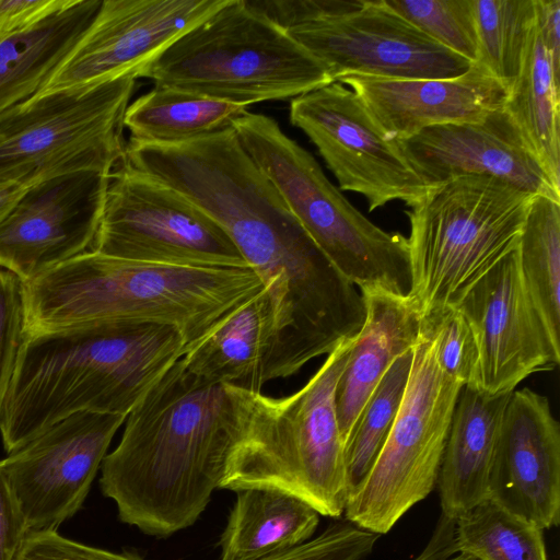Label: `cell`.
<instances>
[{"label": "cell", "instance_id": "1f68e13d", "mask_svg": "<svg viewBox=\"0 0 560 560\" xmlns=\"http://www.w3.org/2000/svg\"><path fill=\"white\" fill-rule=\"evenodd\" d=\"M422 328L433 338L435 358L442 372L456 383L474 386L477 373V349L472 331L454 306L422 317Z\"/></svg>", "mask_w": 560, "mask_h": 560}, {"label": "cell", "instance_id": "8992f818", "mask_svg": "<svg viewBox=\"0 0 560 560\" xmlns=\"http://www.w3.org/2000/svg\"><path fill=\"white\" fill-rule=\"evenodd\" d=\"M533 197L493 176L466 175L409 206V296L422 317L453 305L516 248Z\"/></svg>", "mask_w": 560, "mask_h": 560}, {"label": "cell", "instance_id": "836d02e7", "mask_svg": "<svg viewBox=\"0 0 560 560\" xmlns=\"http://www.w3.org/2000/svg\"><path fill=\"white\" fill-rule=\"evenodd\" d=\"M23 341V282L0 267V412Z\"/></svg>", "mask_w": 560, "mask_h": 560}, {"label": "cell", "instance_id": "f1b7e54d", "mask_svg": "<svg viewBox=\"0 0 560 560\" xmlns=\"http://www.w3.org/2000/svg\"><path fill=\"white\" fill-rule=\"evenodd\" d=\"M478 61L510 92L520 77L535 26L534 0H472Z\"/></svg>", "mask_w": 560, "mask_h": 560}, {"label": "cell", "instance_id": "3957f363", "mask_svg": "<svg viewBox=\"0 0 560 560\" xmlns=\"http://www.w3.org/2000/svg\"><path fill=\"white\" fill-rule=\"evenodd\" d=\"M265 285L245 268L180 267L86 250L23 282L24 336L102 322L176 327L187 350Z\"/></svg>", "mask_w": 560, "mask_h": 560}, {"label": "cell", "instance_id": "603a6c76", "mask_svg": "<svg viewBox=\"0 0 560 560\" xmlns=\"http://www.w3.org/2000/svg\"><path fill=\"white\" fill-rule=\"evenodd\" d=\"M319 513L284 491L253 487L236 500L219 540L220 560H261L313 538Z\"/></svg>", "mask_w": 560, "mask_h": 560}, {"label": "cell", "instance_id": "484cf974", "mask_svg": "<svg viewBox=\"0 0 560 560\" xmlns=\"http://www.w3.org/2000/svg\"><path fill=\"white\" fill-rule=\"evenodd\" d=\"M505 109L560 188V81L536 25Z\"/></svg>", "mask_w": 560, "mask_h": 560}, {"label": "cell", "instance_id": "6da1fadb", "mask_svg": "<svg viewBox=\"0 0 560 560\" xmlns=\"http://www.w3.org/2000/svg\"><path fill=\"white\" fill-rule=\"evenodd\" d=\"M260 393L190 372L182 358L126 417L101 465L100 488L118 518L166 538L194 525L220 488Z\"/></svg>", "mask_w": 560, "mask_h": 560}, {"label": "cell", "instance_id": "9c48e42d", "mask_svg": "<svg viewBox=\"0 0 560 560\" xmlns=\"http://www.w3.org/2000/svg\"><path fill=\"white\" fill-rule=\"evenodd\" d=\"M462 388L440 369L433 338L422 328L397 417L371 470L349 495L345 520L381 536L432 492Z\"/></svg>", "mask_w": 560, "mask_h": 560}, {"label": "cell", "instance_id": "cb8c5ba5", "mask_svg": "<svg viewBox=\"0 0 560 560\" xmlns=\"http://www.w3.org/2000/svg\"><path fill=\"white\" fill-rule=\"evenodd\" d=\"M102 0H77L0 40V114L35 95L95 16Z\"/></svg>", "mask_w": 560, "mask_h": 560}, {"label": "cell", "instance_id": "83f0119b", "mask_svg": "<svg viewBox=\"0 0 560 560\" xmlns=\"http://www.w3.org/2000/svg\"><path fill=\"white\" fill-rule=\"evenodd\" d=\"M454 522L456 553L476 560H548L544 530L489 499Z\"/></svg>", "mask_w": 560, "mask_h": 560}, {"label": "cell", "instance_id": "5b68a950", "mask_svg": "<svg viewBox=\"0 0 560 560\" xmlns=\"http://www.w3.org/2000/svg\"><path fill=\"white\" fill-rule=\"evenodd\" d=\"M138 78L246 107L294 98L334 82L322 62L247 0H229Z\"/></svg>", "mask_w": 560, "mask_h": 560}, {"label": "cell", "instance_id": "ac0fdd59", "mask_svg": "<svg viewBox=\"0 0 560 560\" xmlns=\"http://www.w3.org/2000/svg\"><path fill=\"white\" fill-rule=\"evenodd\" d=\"M488 499L542 530L559 525L560 424L546 396L511 393Z\"/></svg>", "mask_w": 560, "mask_h": 560}, {"label": "cell", "instance_id": "8d00e7d4", "mask_svg": "<svg viewBox=\"0 0 560 560\" xmlns=\"http://www.w3.org/2000/svg\"><path fill=\"white\" fill-rule=\"evenodd\" d=\"M28 529L0 460V560H14Z\"/></svg>", "mask_w": 560, "mask_h": 560}, {"label": "cell", "instance_id": "30bf717a", "mask_svg": "<svg viewBox=\"0 0 560 560\" xmlns=\"http://www.w3.org/2000/svg\"><path fill=\"white\" fill-rule=\"evenodd\" d=\"M90 250L170 266L249 267L211 215L125 161L112 174Z\"/></svg>", "mask_w": 560, "mask_h": 560}, {"label": "cell", "instance_id": "277c9868", "mask_svg": "<svg viewBox=\"0 0 560 560\" xmlns=\"http://www.w3.org/2000/svg\"><path fill=\"white\" fill-rule=\"evenodd\" d=\"M355 336L327 354L294 394L260 393L256 413L232 452L220 489L273 488L303 500L319 515L340 518L349 497L336 388Z\"/></svg>", "mask_w": 560, "mask_h": 560}, {"label": "cell", "instance_id": "74e56055", "mask_svg": "<svg viewBox=\"0 0 560 560\" xmlns=\"http://www.w3.org/2000/svg\"><path fill=\"white\" fill-rule=\"evenodd\" d=\"M535 25L547 49L555 78L560 81V0H534Z\"/></svg>", "mask_w": 560, "mask_h": 560}, {"label": "cell", "instance_id": "4316f807", "mask_svg": "<svg viewBox=\"0 0 560 560\" xmlns=\"http://www.w3.org/2000/svg\"><path fill=\"white\" fill-rule=\"evenodd\" d=\"M518 260L525 287L552 340L560 346V201L536 195L520 236Z\"/></svg>", "mask_w": 560, "mask_h": 560}, {"label": "cell", "instance_id": "5bb4252c", "mask_svg": "<svg viewBox=\"0 0 560 560\" xmlns=\"http://www.w3.org/2000/svg\"><path fill=\"white\" fill-rule=\"evenodd\" d=\"M451 306L464 316L476 342L471 387L489 395L512 393L527 376L559 364L560 346L525 287L517 246Z\"/></svg>", "mask_w": 560, "mask_h": 560}, {"label": "cell", "instance_id": "ab89813d", "mask_svg": "<svg viewBox=\"0 0 560 560\" xmlns=\"http://www.w3.org/2000/svg\"><path fill=\"white\" fill-rule=\"evenodd\" d=\"M445 560H476L475 558L468 556V555H464V553H456V555H453L452 557L445 559Z\"/></svg>", "mask_w": 560, "mask_h": 560}, {"label": "cell", "instance_id": "52a82bcc", "mask_svg": "<svg viewBox=\"0 0 560 560\" xmlns=\"http://www.w3.org/2000/svg\"><path fill=\"white\" fill-rule=\"evenodd\" d=\"M240 142L278 189L307 235L361 289L409 295L408 240L364 217L330 183L315 158L271 117L246 112L233 125Z\"/></svg>", "mask_w": 560, "mask_h": 560}, {"label": "cell", "instance_id": "7402d4cb", "mask_svg": "<svg viewBox=\"0 0 560 560\" xmlns=\"http://www.w3.org/2000/svg\"><path fill=\"white\" fill-rule=\"evenodd\" d=\"M511 393L464 386L457 397L438 476L441 514L456 520L488 499V479Z\"/></svg>", "mask_w": 560, "mask_h": 560}, {"label": "cell", "instance_id": "4fadbf2b", "mask_svg": "<svg viewBox=\"0 0 560 560\" xmlns=\"http://www.w3.org/2000/svg\"><path fill=\"white\" fill-rule=\"evenodd\" d=\"M229 0H102L75 45L35 94L97 86L141 71Z\"/></svg>", "mask_w": 560, "mask_h": 560}, {"label": "cell", "instance_id": "ba28073f", "mask_svg": "<svg viewBox=\"0 0 560 560\" xmlns=\"http://www.w3.org/2000/svg\"><path fill=\"white\" fill-rule=\"evenodd\" d=\"M137 79L32 97L0 114V186L31 187L124 161V116Z\"/></svg>", "mask_w": 560, "mask_h": 560}, {"label": "cell", "instance_id": "f35d334b", "mask_svg": "<svg viewBox=\"0 0 560 560\" xmlns=\"http://www.w3.org/2000/svg\"><path fill=\"white\" fill-rule=\"evenodd\" d=\"M28 187L21 185L0 186V221L11 210Z\"/></svg>", "mask_w": 560, "mask_h": 560}, {"label": "cell", "instance_id": "e575fe53", "mask_svg": "<svg viewBox=\"0 0 560 560\" xmlns=\"http://www.w3.org/2000/svg\"><path fill=\"white\" fill-rule=\"evenodd\" d=\"M14 560H144L130 551L115 552L66 538L57 530L28 532Z\"/></svg>", "mask_w": 560, "mask_h": 560}, {"label": "cell", "instance_id": "e0dca14e", "mask_svg": "<svg viewBox=\"0 0 560 560\" xmlns=\"http://www.w3.org/2000/svg\"><path fill=\"white\" fill-rule=\"evenodd\" d=\"M399 143L428 187L466 175H487L560 201V188L505 106L477 121L429 127Z\"/></svg>", "mask_w": 560, "mask_h": 560}, {"label": "cell", "instance_id": "4dcf8cb0", "mask_svg": "<svg viewBox=\"0 0 560 560\" xmlns=\"http://www.w3.org/2000/svg\"><path fill=\"white\" fill-rule=\"evenodd\" d=\"M443 47L475 63L479 44L472 0H385Z\"/></svg>", "mask_w": 560, "mask_h": 560}, {"label": "cell", "instance_id": "60d3db41", "mask_svg": "<svg viewBox=\"0 0 560 560\" xmlns=\"http://www.w3.org/2000/svg\"><path fill=\"white\" fill-rule=\"evenodd\" d=\"M412 560H428L427 557L424 555H418L415 559Z\"/></svg>", "mask_w": 560, "mask_h": 560}, {"label": "cell", "instance_id": "7a4b0ae2", "mask_svg": "<svg viewBox=\"0 0 560 560\" xmlns=\"http://www.w3.org/2000/svg\"><path fill=\"white\" fill-rule=\"evenodd\" d=\"M186 351L176 327L151 322L25 335L0 412L4 451H18L78 412L127 417Z\"/></svg>", "mask_w": 560, "mask_h": 560}, {"label": "cell", "instance_id": "d590c367", "mask_svg": "<svg viewBox=\"0 0 560 560\" xmlns=\"http://www.w3.org/2000/svg\"><path fill=\"white\" fill-rule=\"evenodd\" d=\"M77 0H0V40L28 30Z\"/></svg>", "mask_w": 560, "mask_h": 560}, {"label": "cell", "instance_id": "2e32d148", "mask_svg": "<svg viewBox=\"0 0 560 560\" xmlns=\"http://www.w3.org/2000/svg\"><path fill=\"white\" fill-rule=\"evenodd\" d=\"M112 174L78 171L28 187L0 221V267L26 282L90 250Z\"/></svg>", "mask_w": 560, "mask_h": 560}, {"label": "cell", "instance_id": "d6a6232c", "mask_svg": "<svg viewBox=\"0 0 560 560\" xmlns=\"http://www.w3.org/2000/svg\"><path fill=\"white\" fill-rule=\"evenodd\" d=\"M378 538L338 518L308 541L261 560H366Z\"/></svg>", "mask_w": 560, "mask_h": 560}, {"label": "cell", "instance_id": "d4e9b609", "mask_svg": "<svg viewBox=\"0 0 560 560\" xmlns=\"http://www.w3.org/2000/svg\"><path fill=\"white\" fill-rule=\"evenodd\" d=\"M246 112L244 105L154 85L129 103L124 127L130 141L177 144L230 128Z\"/></svg>", "mask_w": 560, "mask_h": 560}, {"label": "cell", "instance_id": "ffe728a7", "mask_svg": "<svg viewBox=\"0 0 560 560\" xmlns=\"http://www.w3.org/2000/svg\"><path fill=\"white\" fill-rule=\"evenodd\" d=\"M192 373L214 382L261 393L287 377L281 334L270 291L260 292L225 314L182 357Z\"/></svg>", "mask_w": 560, "mask_h": 560}, {"label": "cell", "instance_id": "8fae6325", "mask_svg": "<svg viewBox=\"0 0 560 560\" xmlns=\"http://www.w3.org/2000/svg\"><path fill=\"white\" fill-rule=\"evenodd\" d=\"M290 121L317 148L339 189L362 195L373 211L394 200L407 207L429 189L362 100L332 82L292 98Z\"/></svg>", "mask_w": 560, "mask_h": 560}, {"label": "cell", "instance_id": "f546056e", "mask_svg": "<svg viewBox=\"0 0 560 560\" xmlns=\"http://www.w3.org/2000/svg\"><path fill=\"white\" fill-rule=\"evenodd\" d=\"M412 351L413 348L392 363L364 404L347 439L349 495L371 470L397 417L408 384Z\"/></svg>", "mask_w": 560, "mask_h": 560}, {"label": "cell", "instance_id": "7c38bea8", "mask_svg": "<svg viewBox=\"0 0 560 560\" xmlns=\"http://www.w3.org/2000/svg\"><path fill=\"white\" fill-rule=\"evenodd\" d=\"M282 30L325 66L334 82L347 75L450 79L474 65L421 32L385 0H364L357 10Z\"/></svg>", "mask_w": 560, "mask_h": 560}, {"label": "cell", "instance_id": "9a60e30c", "mask_svg": "<svg viewBox=\"0 0 560 560\" xmlns=\"http://www.w3.org/2000/svg\"><path fill=\"white\" fill-rule=\"evenodd\" d=\"M125 420L78 412L1 459L28 532L57 530L82 508Z\"/></svg>", "mask_w": 560, "mask_h": 560}, {"label": "cell", "instance_id": "44dd1931", "mask_svg": "<svg viewBox=\"0 0 560 560\" xmlns=\"http://www.w3.org/2000/svg\"><path fill=\"white\" fill-rule=\"evenodd\" d=\"M364 324L355 336L336 388V410L345 445L370 395L392 363L412 349L422 332V314L409 295L361 292Z\"/></svg>", "mask_w": 560, "mask_h": 560}, {"label": "cell", "instance_id": "d6986e66", "mask_svg": "<svg viewBox=\"0 0 560 560\" xmlns=\"http://www.w3.org/2000/svg\"><path fill=\"white\" fill-rule=\"evenodd\" d=\"M349 86L397 141L429 127L477 121L505 106L509 90L479 62L450 79H385L347 75Z\"/></svg>", "mask_w": 560, "mask_h": 560}]
</instances>
